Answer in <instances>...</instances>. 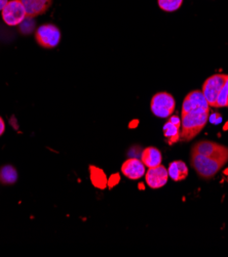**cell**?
Instances as JSON below:
<instances>
[{
    "label": "cell",
    "instance_id": "obj_1",
    "mask_svg": "<svg viewBox=\"0 0 228 257\" xmlns=\"http://www.w3.org/2000/svg\"><path fill=\"white\" fill-rule=\"evenodd\" d=\"M210 105L201 90L189 92L182 104L180 141L193 140L204 130L210 117Z\"/></svg>",
    "mask_w": 228,
    "mask_h": 257
},
{
    "label": "cell",
    "instance_id": "obj_2",
    "mask_svg": "<svg viewBox=\"0 0 228 257\" xmlns=\"http://www.w3.org/2000/svg\"><path fill=\"white\" fill-rule=\"evenodd\" d=\"M190 164L196 173L204 179L213 178L225 165L224 162L212 158L199 155V154H191Z\"/></svg>",
    "mask_w": 228,
    "mask_h": 257
},
{
    "label": "cell",
    "instance_id": "obj_3",
    "mask_svg": "<svg viewBox=\"0 0 228 257\" xmlns=\"http://www.w3.org/2000/svg\"><path fill=\"white\" fill-rule=\"evenodd\" d=\"M176 108V101L172 94L167 91L156 93L151 98L150 109L152 114L159 118H169Z\"/></svg>",
    "mask_w": 228,
    "mask_h": 257
},
{
    "label": "cell",
    "instance_id": "obj_4",
    "mask_svg": "<svg viewBox=\"0 0 228 257\" xmlns=\"http://www.w3.org/2000/svg\"><path fill=\"white\" fill-rule=\"evenodd\" d=\"M191 154L218 159L225 164L228 162V148L212 141H199L193 145Z\"/></svg>",
    "mask_w": 228,
    "mask_h": 257
},
{
    "label": "cell",
    "instance_id": "obj_5",
    "mask_svg": "<svg viewBox=\"0 0 228 257\" xmlns=\"http://www.w3.org/2000/svg\"><path fill=\"white\" fill-rule=\"evenodd\" d=\"M35 39L41 47L52 49L59 45L61 40V31L54 24H43L37 28L35 32Z\"/></svg>",
    "mask_w": 228,
    "mask_h": 257
},
{
    "label": "cell",
    "instance_id": "obj_6",
    "mask_svg": "<svg viewBox=\"0 0 228 257\" xmlns=\"http://www.w3.org/2000/svg\"><path fill=\"white\" fill-rule=\"evenodd\" d=\"M228 78V75L226 74H215L204 82L202 84L201 92L204 93L208 104L211 108H216V102L218 95L223 88L226 80Z\"/></svg>",
    "mask_w": 228,
    "mask_h": 257
},
{
    "label": "cell",
    "instance_id": "obj_7",
    "mask_svg": "<svg viewBox=\"0 0 228 257\" xmlns=\"http://www.w3.org/2000/svg\"><path fill=\"white\" fill-rule=\"evenodd\" d=\"M2 17L8 26L16 27L27 19V13L21 0H10L2 11Z\"/></svg>",
    "mask_w": 228,
    "mask_h": 257
},
{
    "label": "cell",
    "instance_id": "obj_8",
    "mask_svg": "<svg viewBox=\"0 0 228 257\" xmlns=\"http://www.w3.org/2000/svg\"><path fill=\"white\" fill-rule=\"evenodd\" d=\"M169 179L168 169L164 165H159L157 167L148 168L145 173V181L149 188L158 190L167 185Z\"/></svg>",
    "mask_w": 228,
    "mask_h": 257
},
{
    "label": "cell",
    "instance_id": "obj_9",
    "mask_svg": "<svg viewBox=\"0 0 228 257\" xmlns=\"http://www.w3.org/2000/svg\"><path fill=\"white\" fill-rule=\"evenodd\" d=\"M146 166L143 164L142 160L138 158H130L124 161L121 165V172L124 176L132 181H138L142 178L146 173Z\"/></svg>",
    "mask_w": 228,
    "mask_h": 257
},
{
    "label": "cell",
    "instance_id": "obj_10",
    "mask_svg": "<svg viewBox=\"0 0 228 257\" xmlns=\"http://www.w3.org/2000/svg\"><path fill=\"white\" fill-rule=\"evenodd\" d=\"M163 132L164 137L170 146L178 143L181 134V119L175 115L169 117L168 122L163 127Z\"/></svg>",
    "mask_w": 228,
    "mask_h": 257
},
{
    "label": "cell",
    "instance_id": "obj_11",
    "mask_svg": "<svg viewBox=\"0 0 228 257\" xmlns=\"http://www.w3.org/2000/svg\"><path fill=\"white\" fill-rule=\"evenodd\" d=\"M54 0H21V3L26 9L27 18H36L45 14L50 7H52Z\"/></svg>",
    "mask_w": 228,
    "mask_h": 257
},
{
    "label": "cell",
    "instance_id": "obj_12",
    "mask_svg": "<svg viewBox=\"0 0 228 257\" xmlns=\"http://www.w3.org/2000/svg\"><path fill=\"white\" fill-rule=\"evenodd\" d=\"M141 160L147 168L157 167L162 164L163 155L162 152L156 147H148L142 151Z\"/></svg>",
    "mask_w": 228,
    "mask_h": 257
},
{
    "label": "cell",
    "instance_id": "obj_13",
    "mask_svg": "<svg viewBox=\"0 0 228 257\" xmlns=\"http://www.w3.org/2000/svg\"><path fill=\"white\" fill-rule=\"evenodd\" d=\"M169 177H171L174 182H181L188 176V167L187 165L180 160L171 162L168 168Z\"/></svg>",
    "mask_w": 228,
    "mask_h": 257
},
{
    "label": "cell",
    "instance_id": "obj_14",
    "mask_svg": "<svg viewBox=\"0 0 228 257\" xmlns=\"http://www.w3.org/2000/svg\"><path fill=\"white\" fill-rule=\"evenodd\" d=\"M90 176H91L92 184L96 188H98L100 190H104L108 186V179L102 169L91 165L90 166Z\"/></svg>",
    "mask_w": 228,
    "mask_h": 257
},
{
    "label": "cell",
    "instance_id": "obj_15",
    "mask_svg": "<svg viewBox=\"0 0 228 257\" xmlns=\"http://www.w3.org/2000/svg\"><path fill=\"white\" fill-rule=\"evenodd\" d=\"M18 181V172L12 165H6L0 169V182L5 185H13Z\"/></svg>",
    "mask_w": 228,
    "mask_h": 257
},
{
    "label": "cell",
    "instance_id": "obj_16",
    "mask_svg": "<svg viewBox=\"0 0 228 257\" xmlns=\"http://www.w3.org/2000/svg\"><path fill=\"white\" fill-rule=\"evenodd\" d=\"M158 3L161 10L167 13H173L181 8L183 0H158Z\"/></svg>",
    "mask_w": 228,
    "mask_h": 257
},
{
    "label": "cell",
    "instance_id": "obj_17",
    "mask_svg": "<svg viewBox=\"0 0 228 257\" xmlns=\"http://www.w3.org/2000/svg\"><path fill=\"white\" fill-rule=\"evenodd\" d=\"M227 97H228V78L223 86V88L221 89L218 98H217V102H216V108H225L227 107Z\"/></svg>",
    "mask_w": 228,
    "mask_h": 257
},
{
    "label": "cell",
    "instance_id": "obj_18",
    "mask_svg": "<svg viewBox=\"0 0 228 257\" xmlns=\"http://www.w3.org/2000/svg\"><path fill=\"white\" fill-rule=\"evenodd\" d=\"M5 131H6V123H5L4 119L0 117V137L5 134Z\"/></svg>",
    "mask_w": 228,
    "mask_h": 257
},
{
    "label": "cell",
    "instance_id": "obj_19",
    "mask_svg": "<svg viewBox=\"0 0 228 257\" xmlns=\"http://www.w3.org/2000/svg\"><path fill=\"white\" fill-rule=\"evenodd\" d=\"M10 2V0H0V11H3L4 8L7 6V4Z\"/></svg>",
    "mask_w": 228,
    "mask_h": 257
},
{
    "label": "cell",
    "instance_id": "obj_20",
    "mask_svg": "<svg viewBox=\"0 0 228 257\" xmlns=\"http://www.w3.org/2000/svg\"><path fill=\"white\" fill-rule=\"evenodd\" d=\"M224 174H225V175H228V168L224 170Z\"/></svg>",
    "mask_w": 228,
    "mask_h": 257
},
{
    "label": "cell",
    "instance_id": "obj_21",
    "mask_svg": "<svg viewBox=\"0 0 228 257\" xmlns=\"http://www.w3.org/2000/svg\"><path fill=\"white\" fill-rule=\"evenodd\" d=\"M227 108H228V97H227Z\"/></svg>",
    "mask_w": 228,
    "mask_h": 257
}]
</instances>
